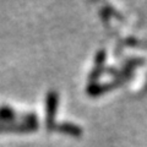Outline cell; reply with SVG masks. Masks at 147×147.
<instances>
[{"label": "cell", "instance_id": "cell-1", "mask_svg": "<svg viewBox=\"0 0 147 147\" xmlns=\"http://www.w3.org/2000/svg\"><path fill=\"white\" fill-rule=\"evenodd\" d=\"M57 104H58L57 94H55L54 92H50L48 94V98H47V121H48V124H49V121L52 123V120H53Z\"/></svg>", "mask_w": 147, "mask_h": 147}, {"label": "cell", "instance_id": "cell-2", "mask_svg": "<svg viewBox=\"0 0 147 147\" xmlns=\"http://www.w3.org/2000/svg\"><path fill=\"white\" fill-rule=\"evenodd\" d=\"M58 130L60 131H65V132H69L71 135H80L81 134V129L76 125H72V124H61V125L58 126Z\"/></svg>", "mask_w": 147, "mask_h": 147}]
</instances>
